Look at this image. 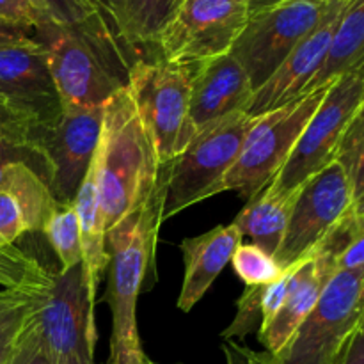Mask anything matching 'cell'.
<instances>
[{
  "instance_id": "6da1fadb",
  "label": "cell",
  "mask_w": 364,
  "mask_h": 364,
  "mask_svg": "<svg viewBox=\"0 0 364 364\" xmlns=\"http://www.w3.org/2000/svg\"><path fill=\"white\" fill-rule=\"evenodd\" d=\"M36 41L46 50L64 110L105 107L128 87L132 66L142 57L121 39L100 2L95 13L75 23L43 20Z\"/></svg>"
},
{
  "instance_id": "7a4b0ae2",
  "label": "cell",
  "mask_w": 364,
  "mask_h": 364,
  "mask_svg": "<svg viewBox=\"0 0 364 364\" xmlns=\"http://www.w3.org/2000/svg\"><path fill=\"white\" fill-rule=\"evenodd\" d=\"M0 284L27 295L25 323L38 334L53 364H96V318L82 263L53 274L9 245L0 251Z\"/></svg>"
},
{
  "instance_id": "3957f363",
  "label": "cell",
  "mask_w": 364,
  "mask_h": 364,
  "mask_svg": "<svg viewBox=\"0 0 364 364\" xmlns=\"http://www.w3.org/2000/svg\"><path fill=\"white\" fill-rule=\"evenodd\" d=\"M166 171L159 167V178L141 208L121 220L107 233L109 252V288L105 301L112 311L109 364H144L137 329V299L146 276L155 262V247L166 199Z\"/></svg>"
},
{
  "instance_id": "277c9868",
  "label": "cell",
  "mask_w": 364,
  "mask_h": 364,
  "mask_svg": "<svg viewBox=\"0 0 364 364\" xmlns=\"http://www.w3.org/2000/svg\"><path fill=\"white\" fill-rule=\"evenodd\" d=\"M96 191L105 233L141 208L159 178V159L130 91L114 95L103 112L95 153Z\"/></svg>"
},
{
  "instance_id": "5b68a950",
  "label": "cell",
  "mask_w": 364,
  "mask_h": 364,
  "mask_svg": "<svg viewBox=\"0 0 364 364\" xmlns=\"http://www.w3.org/2000/svg\"><path fill=\"white\" fill-rule=\"evenodd\" d=\"M196 66L160 59L135 60L128 91L155 146L159 164L176 159L198 134L191 119V89Z\"/></svg>"
},
{
  "instance_id": "8992f818",
  "label": "cell",
  "mask_w": 364,
  "mask_h": 364,
  "mask_svg": "<svg viewBox=\"0 0 364 364\" xmlns=\"http://www.w3.org/2000/svg\"><path fill=\"white\" fill-rule=\"evenodd\" d=\"M258 117L245 112L231 114L199 130L176 159L162 164L167 183L162 220L217 196L220 181L237 162Z\"/></svg>"
},
{
  "instance_id": "52a82bcc",
  "label": "cell",
  "mask_w": 364,
  "mask_h": 364,
  "mask_svg": "<svg viewBox=\"0 0 364 364\" xmlns=\"http://www.w3.org/2000/svg\"><path fill=\"white\" fill-rule=\"evenodd\" d=\"M329 85L331 82L281 109L259 116L245 137L237 162L220 181L217 194L235 191L242 198H255L284 166Z\"/></svg>"
},
{
  "instance_id": "ba28073f",
  "label": "cell",
  "mask_w": 364,
  "mask_h": 364,
  "mask_svg": "<svg viewBox=\"0 0 364 364\" xmlns=\"http://www.w3.org/2000/svg\"><path fill=\"white\" fill-rule=\"evenodd\" d=\"M364 316V267L329 279L313 311L277 352V364H333Z\"/></svg>"
},
{
  "instance_id": "9c48e42d",
  "label": "cell",
  "mask_w": 364,
  "mask_h": 364,
  "mask_svg": "<svg viewBox=\"0 0 364 364\" xmlns=\"http://www.w3.org/2000/svg\"><path fill=\"white\" fill-rule=\"evenodd\" d=\"M363 102L364 68L331 82L322 103L299 135L290 156L270 181L283 191H297L308 178L336 160L345 130Z\"/></svg>"
},
{
  "instance_id": "30bf717a",
  "label": "cell",
  "mask_w": 364,
  "mask_h": 364,
  "mask_svg": "<svg viewBox=\"0 0 364 364\" xmlns=\"http://www.w3.org/2000/svg\"><path fill=\"white\" fill-rule=\"evenodd\" d=\"M334 6L318 0H284L249 16L230 53L242 64L255 91L326 20Z\"/></svg>"
},
{
  "instance_id": "8fae6325",
  "label": "cell",
  "mask_w": 364,
  "mask_h": 364,
  "mask_svg": "<svg viewBox=\"0 0 364 364\" xmlns=\"http://www.w3.org/2000/svg\"><path fill=\"white\" fill-rule=\"evenodd\" d=\"M249 16L247 0H181L156 41L160 59L198 66L226 55Z\"/></svg>"
},
{
  "instance_id": "7c38bea8",
  "label": "cell",
  "mask_w": 364,
  "mask_h": 364,
  "mask_svg": "<svg viewBox=\"0 0 364 364\" xmlns=\"http://www.w3.org/2000/svg\"><path fill=\"white\" fill-rule=\"evenodd\" d=\"M354 208L350 181L338 160L299 187L287 233L276 252L283 269L308 258L333 228Z\"/></svg>"
},
{
  "instance_id": "4fadbf2b",
  "label": "cell",
  "mask_w": 364,
  "mask_h": 364,
  "mask_svg": "<svg viewBox=\"0 0 364 364\" xmlns=\"http://www.w3.org/2000/svg\"><path fill=\"white\" fill-rule=\"evenodd\" d=\"M105 107L64 110L55 127L43 135L41 148L52 169L50 192L59 205H73L95 159Z\"/></svg>"
},
{
  "instance_id": "5bb4252c",
  "label": "cell",
  "mask_w": 364,
  "mask_h": 364,
  "mask_svg": "<svg viewBox=\"0 0 364 364\" xmlns=\"http://www.w3.org/2000/svg\"><path fill=\"white\" fill-rule=\"evenodd\" d=\"M0 100L31 114L46 130L55 127L64 109L41 43L0 46Z\"/></svg>"
},
{
  "instance_id": "9a60e30c",
  "label": "cell",
  "mask_w": 364,
  "mask_h": 364,
  "mask_svg": "<svg viewBox=\"0 0 364 364\" xmlns=\"http://www.w3.org/2000/svg\"><path fill=\"white\" fill-rule=\"evenodd\" d=\"M343 7L345 4H336L326 20L252 92L244 109L247 116H265L306 95L309 84L326 63Z\"/></svg>"
},
{
  "instance_id": "2e32d148",
  "label": "cell",
  "mask_w": 364,
  "mask_h": 364,
  "mask_svg": "<svg viewBox=\"0 0 364 364\" xmlns=\"http://www.w3.org/2000/svg\"><path fill=\"white\" fill-rule=\"evenodd\" d=\"M252 91L247 73L231 53L198 64L191 89V119L196 132L244 112Z\"/></svg>"
},
{
  "instance_id": "e0dca14e",
  "label": "cell",
  "mask_w": 364,
  "mask_h": 364,
  "mask_svg": "<svg viewBox=\"0 0 364 364\" xmlns=\"http://www.w3.org/2000/svg\"><path fill=\"white\" fill-rule=\"evenodd\" d=\"M334 274V267L322 256H308L291 265L287 299L276 316L258 331L259 343L269 354L276 355L288 343L306 316L313 311Z\"/></svg>"
},
{
  "instance_id": "ac0fdd59",
  "label": "cell",
  "mask_w": 364,
  "mask_h": 364,
  "mask_svg": "<svg viewBox=\"0 0 364 364\" xmlns=\"http://www.w3.org/2000/svg\"><path fill=\"white\" fill-rule=\"evenodd\" d=\"M242 233L235 224L217 226L212 231L194 238H185L180 249L183 255V284H181L178 309L188 313L203 297L224 267L231 262L242 244Z\"/></svg>"
},
{
  "instance_id": "d6986e66",
  "label": "cell",
  "mask_w": 364,
  "mask_h": 364,
  "mask_svg": "<svg viewBox=\"0 0 364 364\" xmlns=\"http://www.w3.org/2000/svg\"><path fill=\"white\" fill-rule=\"evenodd\" d=\"M297 194L299 188L288 192L269 181L255 198L249 199L233 224L240 230L242 237H249L252 244L276 256L287 233Z\"/></svg>"
},
{
  "instance_id": "ffe728a7",
  "label": "cell",
  "mask_w": 364,
  "mask_h": 364,
  "mask_svg": "<svg viewBox=\"0 0 364 364\" xmlns=\"http://www.w3.org/2000/svg\"><path fill=\"white\" fill-rule=\"evenodd\" d=\"M75 212L78 217L82 244V267H84L85 288L91 308L95 309L96 288H98L100 276L109 265V252L105 244V228H103L102 210L98 203V191H96V160L92 159L87 174L82 181L73 201Z\"/></svg>"
},
{
  "instance_id": "44dd1931",
  "label": "cell",
  "mask_w": 364,
  "mask_h": 364,
  "mask_svg": "<svg viewBox=\"0 0 364 364\" xmlns=\"http://www.w3.org/2000/svg\"><path fill=\"white\" fill-rule=\"evenodd\" d=\"M109 14L117 34L139 52L141 46H156L164 27L176 13L181 0H98Z\"/></svg>"
},
{
  "instance_id": "7402d4cb",
  "label": "cell",
  "mask_w": 364,
  "mask_h": 364,
  "mask_svg": "<svg viewBox=\"0 0 364 364\" xmlns=\"http://www.w3.org/2000/svg\"><path fill=\"white\" fill-rule=\"evenodd\" d=\"M359 68H364V0L343 7L326 63L306 95Z\"/></svg>"
},
{
  "instance_id": "603a6c76",
  "label": "cell",
  "mask_w": 364,
  "mask_h": 364,
  "mask_svg": "<svg viewBox=\"0 0 364 364\" xmlns=\"http://www.w3.org/2000/svg\"><path fill=\"white\" fill-rule=\"evenodd\" d=\"M2 191L11 192L20 203L28 233L43 231L57 206L48 183L25 162H13L7 166Z\"/></svg>"
},
{
  "instance_id": "cb8c5ba5",
  "label": "cell",
  "mask_w": 364,
  "mask_h": 364,
  "mask_svg": "<svg viewBox=\"0 0 364 364\" xmlns=\"http://www.w3.org/2000/svg\"><path fill=\"white\" fill-rule=\"evenodd\" d=\"M41 233L48 238L60 262V270L73 269L82 263V244L78 217L73 205H59L46 220Z\"/></svg>"
},
{
  "instance_id": "d4e9b609",
  "label": "cell",
  "mask_w": 364,
  "mask_h": 364,
  "mask_svg": "<svg viewBox=\"0 0 364 364\" xmlns=\"http://www.w3.org/2000/svg\"><path fill=\"white\" fill-rule=\"evenodd\" d=\"M336 160L341 164L350 181L354 205L364 201V102L345 130Z\"/></svg>"
},
{
  "instance_id": "484cf974",
  "label": "cell",
  "mask_w": 364,
  "mask_h": 364,
  "mask_svg": "<svg viewBox=\"0 0 364 364\" xmlns=\"http://www.w3.org/2000/svg\"><path fill=\"white\" fill-rule=\"evenodd\" d=\"M233 270L247 287H267L283 277L287 269L276 262L272 255L255 244H240L235 251Z\"/></svg>"
},
{
  "instance_id": "4316f807",
  "label": "cell",
  "mask_w": 364,
  "mask_h": 364,
  "mask_svg": "<svg viewBox=\"0 0 364 364\" xmlns=\"http://www.w3.org/2000/svg\"><path fill=\"white\" fill-rule=\"evenodd\" d=\"M46 128H43L31 114L0 100V146L41 148Z\"/></svg>"
},
{
  "instance_id": "83f0119b",
  "label": "cell",
  "mask_w": 364,
  "mask_h": 364,
  "mask_svg": "<svg viewBox=\"0 0 364 364\" xmlns=\"http://www.w3.org/2000/svg\"><path fill=\"white\" fill-rule=\"evenodd\" d=\"M28 315V299L20 288L0 290V364H6Z\"/></svg>"
},
{
  "instance_id": "f1b7e54d",
  "label": "cell",
  "mask_w": 364,
  "mask_h": 364,
  "mask_svg": "<svg viewBox=\"0 0 364 364\" xmlns=\"http://www.w3.org/2000/svg\"><path fill=\"white\" fill-rule=\"evenodd\" d=\"M262 295L263 287H247L237 302V316L223 333V340L242 341L252 331L262 326Z\"/></svg>"
},
{
  "instance_id": "f546056e",
  "label": "cell",
  "mask_w": 364,
  "mask_h": 364,
  "mask_svg": "<svg viewBox=\"0 0 364 364\" xmlns=\"http://www.w3.org/2000/svg\"><path fill=\"white\" fill-rule=\"evenodd\" d=\"M36 9L55 23H75L95 13L98 0H32Z\"/></svg>"
},
{
  "instance_id": "4dcf8cb0",
  "label": "cell",
  "mask_w": 364,
  "mask_h": 364,
  "mask_svg": "<svg viewBox=\"0 0 364 364\" xmlns=\"http://www.w3.org/2000/svg\"><path fill=\"white\" fill-rule=\"evenodd\" d=\"M23 233H28L20 203L11 192L0 191V251L13 245Z\"/></svg>"
},
{
  "instance_id": "1f68e13d",
  "label": "cell",
  "mask_w": 364,
  "mask_h": 364,
  "mask_svg": "<svg viewBox=\"0 0 364 364\" xmlns=\"http://www.w3.org/2000/svg\"><path fill=\"white\" fill-rule=\"evenodd\" d=\"M13 162H25L27 166H31L50 187L52 169H50V162L41 148H9V146H0V191H2L7 166Z\"/></svg>"
},
{
  "instance_id": "d6a6232c",
  "label": "cell",
  "mask_w": 364,
  "mask_h": 364,
  "mask_svg": "<svg viewBox=\"0 0 364 364\" xmlns=\"http://www.w3.org/2000/svg\"><path fill=\"white\" fill-rule=\"evenodd\" d=\"M6 364H53V361L39 341L38 334L27 323H23V329H21Z\"/></svg>"
},
{
  "instance_id": "836d02e7",
  "label": "cell",
  "mask_w": 364,
  "mask_h": 364,
  "mask_svg": "<svg viewBox=\"0 0 364 364\" xmlns=\"http://www.w3.org/2000/svg\"><path fill=\"white\" fill-rule=\"evenodd\" d=\"M43 20H46L32 0H0V21L23 27L36 28Z\"/></svg>"
},
{
  "instance_id": "e575fe53",
  "label": "cell",
  "mask_w": 364,
  "mask_h": 364,
  "mask_svg": "<svg viewBox=\"0 0 364 364\" xmlns=\"http://www.w3.org/2000/svg\"><path fill=\"white\" fill-rule=\"evenodd\" d=\"M355 215V213H354ZM364 267V220L355 215V228L350 240L336 258V272L341 270H358Z\"/></svg>"
},
{
  "instance_id": "d590c367",
  "label": "cell",
  "mask_w": 364,
  "mask_h": 364,
  "mask_svg": "<svg viewBox=\"0 0 364 364\" xmlns=\"http://www.w3.org/2000/svg\"><path fill=\"white\" fill-rule=\"evenodd\" d=\"M223 354L226 364H277L276 358L267 350L256 352L233 340L224 341Z\"/></svg>"
},
{
  "instance_id": "8d00e7d4",
  "label": "cell",
  "mask_w": 364,
  "mask_h": 364,
  "mask_svg": "<svg viewBox=\"0 0 364 364\" xmlns=\"http://www.w3.org/2000/svg\"><path fill=\"white\" fill-rule=\"evenodd\" d=\"M333 364H364V316L341 345Z\"/></svg>"
},
{
  "instance_id": "74e56055",
  "label": "cell",
  "mask_w": 364,
  "mask_h": 364,
  "mask_svg": "<svg viewBox=\"0 0 364 364\" xmlns=\"http://www.w3.org/2000/svg\"><path fill=\"white\" fill-rule=\"evenodd\" d=\"M31 39H36V28L0 21V46L13 45V43L21 41H31Z\"/></svg>"
},
{
  "instance_id": "f35d334b",
  "label": "cell",
  "mask_w": 364,
  "mask_h": 364,
  "mask_svg": "<svg viewBox=\"0 0 364 364\" xmlns=\"http://www.w3.org/2000/svg\"><path fill=\"white\" fill-rule=\"evenodd\" d=\"M284 2V0H247L249 4V13L256 14V13H262V11L270 9V7L277 6V4Z\"/></svg>"
},
{
  "instance_id": "ab89813d",
  "label": "cell",
  "mask_w": 364,
  "mask_h": 364,
  "mask_svg": "<svg viewBox=\"0 0 364 364\" xmlns=\"http://www.w3.org/2000/svg\"><path fill=\"white\" fill-rule=\"evenodd\" d=\"M354 213L359 217V219L364 220V201L358 203V205H354Z\"/></svg>"
},
{
  "instance_id": "60d3db41",
  "label": "cell",
  "mask_w": 364,
  "mask_h": 364,
  "mask_svg": "<svg viewBox=\"0 0 364 364\" xmlns=\"http://www.w3.org/2000/svg\"><path fill=\"white\" fill-rule=\"evenodd\" d=\"M318 2H326V4H345V0H318Z\"/></svg>"
},
{
  "instance_id": "b9f144b4",
  "label": "cell",
  "mask_w": 364,
  "mask_h": 364,
  "mask_svg": "<svg viewBox=\"0 0 364 364\" xmlns=\"http://www.w3.org/2000/svg\"><path fill=\"white\" fill-rule=\"evenodd\" d=\"M359 2V0H345V6H350V4H355Z\"/></svg>"
},
{
  "instance_id": "7bdbcfd3",
  "label": "cell",
  "mask_w": 364,
  "mask_h": 364,
  "mask_svg": "<svg viewBox=\"0 0 364 364\" xmlns=\"http://www.w3.org/2000/svg\"><path fill=\"white\" fill-rule=\"evenodd\" d=\"M144 364H159V363H155V361H151V359H148V358H146ZM176 364H181V363H176Z\"/></svg>"
},
{
  "instance_id": "ee69618b",
  "label": "cell",
  "mask_w": 364,
  "mask_h": 364,
  "mask_svg": "<svg viewBox=\"0 0 364 364\" xmlns=\"http://www.w3.org/2000/svg\"><path fill=\"white\" fill-rule=\"evenodd\" d=\"M105 364H109V363H105Z\"/></svg>"
}]
</instances>
